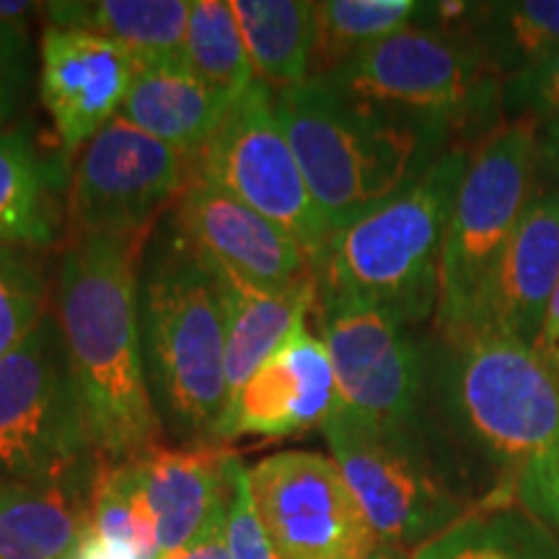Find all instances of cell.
Returning <instances> with one entry per match:
<instances>
[{
  "label": "cell",
  "instance_id": "obj_1",
  "mask_svg": "<svg viewBox=\"0 0 559 559\" xmlns=\"http://www.w3.org/2000/svg\"><path fill=\"white\" fill-rule=\"evenodd\" d=\"M148 234L70 241L58 275V330L91 456L111 464L160 449L140 337L138 257Z\"/></svg>",
  "mask_w": 559,
  "mask_h": 559
},
{
  "label": "cell",
  "instance_id": "obj_2",
  "mask_svg": "<svg viewBox=\"0 0 559 559\" xmlns=\"http://www.w3.org/2000/svg\"><path fill=\"white\" fill-rule=\"evenodd\" d=\"M272 96L332 236L415 185L459 143L449 130L353 99L317 79Z\"/></svg>",
  "mask_w": 559,
  "mask_h": 559
},
{
  "label": "cell",
  "instance_id": "obj_3",
  "mask_svg": "<svg viewBox=\"0 0 559 559\" xmlns=\"http://www.w3.org/2000/svg\"><path fill=\"white\" fill-rule=\"evenodd\" d=\"M472 148L453 143L415 185L337 230L317 290L362 300L404 326L436 317L445 228Z\"/></svg>",
  "mask_w": 559,
  "mask_h": 559
},
{
  "label": "cell",
  "instance_id": "obj_4",
  "mask_svg": "<svg viewBox=\"0 0 559 559\" xmlns=\"http://www.w3.org/2000/svg\"><path fill=\"white\" fill-rule=\"evenodd\" d=\"M138 306L153 400L174 428L215 436L226 412V319L213 272L174 228L148 254Z\"/></svg>",
  "mask_w": 559,
  "mask_h": 559
},
{
  "label": "cell",
  "instance_id": "obj_5",
  "mask_svg": "<svg viewBox=\"0 0 559 559\" xmlns=\"http://www.w3.org/2000/svg\"><path fill=\"white\" fill-rule=\"evenodd\" d=\"M539 135L536 120L502 117L474 143L440 254L432 317L440 340L487 326L502 257L536 192Z\"/></svg>",
  "mask_w": 559,
  "mask_h": 559
},
{
  "label": "cell",
  "instance_id": "obj_6",
  "mask_svg": "<svg viewBox=\"0 0 559 559\" xmlns=\"http://www.w3.org/2000/svg\"><path fill=\"white\" fill-rule=\"evenodd\" d=\"M440 345V404L474 449L519 479L559 445V376L534 345L492 326Z\"/></svg>",
  "mask_w": 559,
  "mask_h": 559
},
{
  "label": "cell",
  "instance_id": "obj_7",
  "mask_svg": "<svg viewBox=\"0 0 559 559\" xmlns=\"http://www.w3.org/2000/svg\"><path fill=\"white\" fill-rule=\"evenodd\" d=\"M317 81L453 138L466 130L487 135L502 120L506 75L469 34L451 26H404Z\"/></svg>",
  "mask_w": 559,
  "mask_h": 559
},
{
  "label": "cell",
  "instance_id": "obj_8",
  "mask_svg": "<svg viewBox=\"0 0 559 559\" xmlns=\"http://www.w3.org/2000/svg\"><path fill=\"white\" fill-rule=\"evenodd\" d=\"M198 177L288 230L317 275L332 234L280 122L275 96L262 81L223 111L198 156Z\"/></svg>",
  "mask_w": 559,
  "mask_h": 559
},
{
  "label": "cell",
  "instance_id": "obj_9",
  "mask_svg": "<svg viewBox=\"0 0 559 559\" xmlns=\"http://www.w3.org/2000/svg\"><path fill=\"white\" fill-rule=\"evenodd\" d=\"M321 342L330 349L342 409L370 430L417 440L428 400L430 366L425 349L376 306L317 290Z\"/></svg>",
  "mask_w": 559,
  "mask_h": 559
},
{
  "label": "cell",
  "instance_id": "obj_10",
  "mask_svg": "<svg viewBox=\"0 0 559 559\" xmlns=\"http://www.w3.org/2000/svg\"><path fill=\"white\" fill-rule=\"evenodd\" d=\"M376 539L415 551L472 513L430 466L425 445L391 438L340 409L321 428Z\"/></svg>",
  "mask_w": 559,
  "mask_h": 559
},
{
  "label": "cell",
  "instance_id": "obj_11",
  "mask_svg": "<svg viewBox=\"0 0 559 559\" xmlns=\"http://www.w3.org/2000/svg\"><path fill=\"white\" fill-rule=\"evenodd\" d=\"M198 158L160 143L122 115L111 117L79 151L68 194L70 236L151 234L153 221L177 205Z\"/></svg>",
  "mask_w": 559,
  "mask_h": 559
},
{
  "label": "cell",
  "instance_id": "obj_12",
  "mask_svg": "<svg viewBox=\"0 0 559 559\" xmlns=\"http://www.w3.org/2000/svg\"><path fill=\"white\" fill-rule=\"evenodd\" d=\"M88 443L58 319L47 317L0 358V477L39 481L79 472Z\"/></svg>",
  "mask_w": 559,
  "mask_h": 559
},
{
  "label": "cell",
  "instance_id": "obj_13",
  "mask_svg": "<svg viewBox=\"0 0 559 559\" xmlns=\"http://www.w3.org/2000/svg\"><path fill=\"white\" fill-rule=\"evenodd\" d=\"M249 485L280 559H366L381 544L332 456L277 451L249 469Z\"/></svg>",
  "mask_w": 559,
  "mask_h": 559
},
{
  "label": "cell",
  "instance_id": "obj_14",
  "mask_svg": "<svg viewBox=\"0 0 559 559\" xmlns=\"http://www.w3.org/2000/svg\"><path fill=\"white\" fill-rule=\"evenodd\" d=\"M171 228L210 270L251 288L285 293L317 277L288 230L202 177H194L174 205Z\"/></svg>",
  "mask_w": 559,
  "mask_h": 559
},
{
  "label": "cell",
  "instance_id": "obj_15",
  "mask_svg": "<svg viewBox=\"0 0 559 559\" xmlns=\"http://www.w3.org/2000/svg\"><path fill=\"white\" fill-rule=\"evenodd\" d=\"M340 409L330 349L300 319L288 340L243 383L215 438H296L321 430Z\"/></svg>",
  "mask_w": 559,
  "mask_h": 559
},
{
  "label": "cell",
  "instance_id": "obj_16",
  "mask_svg": "<svg viewBox=\"0 0 559 559\" xmlns=\"http://www.w3.org/2000/svg\"><path fill=\"white\" fill-rule=\"evenodd\" d=\"M132 73V58L115 41L47 26L39 45V94L68 151H81L120 115Z\"/></svg>",
  "mask_w": 559,
  "mask_h": 559
},
{
  "label": "cell",
  "instance_id": "obj_17",
  "mask_svg": "<svg viewBox=\"0 0 559 559\" xmlns=\"http://www.w3.org/2000/svg\"><path fill=\"white\" fill-rule=\"evenodd\" d=\"M236 453L226 445L156 449L135 459V477L156 523L160 557L192 547L226 521Z\"/></svg>",
  "mask_w": 559,
  "mask_h": 559
},
{
  "label": "cell",
  "instance_id": "obj_18",
  "mask_svg": "<svg viewBox=\"0 0 559 559\" xmlns=\"http://www.w3.org/2000/svg\"><path fill=\"white\" fill-rule=\"evenodd\" d=\"M559 285V190H539L523 210L495 280L487 326L536 345Z\"/></svg>",
  "mask_w": 559,
  "mask_h": 559
},
{
  "label": "cell",
  "instance_id": "obj_19",
  "mask_svg": "<svg viewBox=\"0 0 559 559\" xmlns=\"http://www.w3.org/2000/svg\"><path fill=\"white\" fill-rule=\"evenodd\" d=\"M88 528V487L75 472L0 481V559H70Z\"/></svg>",
  "mask_w": 559,
  "mask_h": 559
},
{
  "label": "cell",
  "instance_id": "obj_20",
  "mask_svg": "<svg viewBox=\"0 0 559 559\" xmlns=\"http://www.w3.org/2000/svg\"><path fill=\"white\" fill-rule=\"evenodd\" d=\"M210 270V267H207ZM213 272L226 319V412L243 383L275 349L288 340L293 326L309 317L317 300V277L285 293L251 288L243 280ZM223 412V417H226ZM221 417V419H223Z\"/></svg>",
  "mask_w": 559,
  "mask_h": 559
},
{
  "label": "cell",
  "instance_id": "obj_21",
  "mask_svg": "<svg viewBox=\"0 0 559 559\" xmlns=\"http://www.w3.org/2000/svg\"><path fill=\"white\" fill-rule=\"evenodd\" d=\"M226 107L185 60H169L135 68L120 115L160 143L198 158Z\"/></svg>",
  "mask_w": 559,
  "mask_h": 559
},
{
  "label": "cell",
  "instance_id": "obj_22",
  "mask_svg": "<svg viewBox=\"0 0 559 559\" xmlns=\"http://www.w3.org/2000/svg\"><path fill=\"white\" fill-rule=\"evenodd\" d=\"M187 0H79L47 3L50 26L81 29L120 45L132 66L185 60Z\"/></svg>",
  "mask_w": 559,
  "mask_h": 559
},
{
  "label": "cell",
  "instance_id": "obj_23",
  "mask_svg": "<svg viewBox=\"0 0 559 559\" xmlns=\"http://www.w3.org/2000/svg\"><path fill=\"white\" fill-rule=\"evenodd\" d=\"M257 81L272 94L311 79L317 13L304 0H230Z\"/></svg>",
  "mask_w": 559,
  "mask_h": 559
},
{
  "label": "cell",
  "instance_id": "obj_24",
  "mask_svg": "<svg viewBox=\"0 0 559 559\" xmlns=\"http://www.w3.org/2000/svg\"><path fill=\"white\" fill-rule=\"evenodd\" d=\"M412 559H559V542L526 508L489 502L417 547Z\"/></svg>",
  "mask_w": 559,
  "mask_h": 559
},
{
  "label": "cell",
  "instance_id": "obj_25",
  "mask_svg": "<svg viewBox=\"0 0 559 559\" xmlns=\"http://www.w3.org/2000/svg\"><path fill=\"white\" fill-rule=\"evenodd\" d=\"M317 45L311 79H326L376 41L430 16V3L415 0H324L313 3Z\"/></svg>",
  "mask_w": 559,
  "mask_h": 559
},
{
  "label": "cell",
  "instance_id": "obj_26",
  "mask_svg": "<svg viewBox=\"0 0 559 559\" xmlns=\"http://www.w3.org/2000/svg\"><path fill=\"white\" fill-rule=\"evenodd\" d=\"M86 531L122 559H160L156 523L140 492L132 461L111 464L94 459Z\"/></svg>",
  "mask_w": 559,
  "mask_h": 559
},
{
  "label": "cell",
  "instance_id": "obj_27",
  "mask_svg": "<svg viewBox=\"0 0 559 559\" xmlns=\"http://www.w3.org/2000/svg\"><path fill=\"white\" fill-rule=\"evenodd\" d=\"M477 26L466 32L506 79L559 47V0H510L472 5Z\"/></svg>",
  "mask_w": 559,
  "mask_h": 559
},
{
  "label": "cell",
  "instance_id": "obj_28",
  "mask_svg": "<svg viewBox=\"0 0 559 559\" xmlns=\"http://www.w3.org/2000/svg\"><path fill=\"white\" fill-rule=\"evenodd\" d=\"M185 62L226 104L239 99L257 81L239 21L226 0H192Z\"/></svg>",
  "mask_w": 559,
  "mask_h": 559
},
{
  "label": "cell",
  "instance_id": "obj_29",
  "mask_svg": "<svg viewBox=\"0 0 559 559\" xmlns=\"http://www.w3.org/2000/svg\"><path fill=\"white\" fill-rule=\"evenodd\" d=\"M45 169L21 135H0V247L41 249L55 239Z\"/></svg>",
  "mask_w": 559,
  "mask_h": 559
},
{
  "label": "cell",
  "instance_id": "obj_30",
  "mask_svg": "<svg viewBox=\"0 0 559 559\" xmlns=\"http://www.w3.org/2000/svg\"><path fill=\"white\" fill-rule=\"evenodd\" d=\"M47 317V283L39 262L29 249L0 247V358Z\"/></svg>",
  "mask_w": 559,
  "mask_h": 559
},
{
  "label": "cell",
  "instance_id": "obj_31",
  "mask_svg": "<svg viewBox=\"0 0 559 559\" xmlns=\"http://www.w3.org/2000/svg\"><path fill=\"white\" fill-rule=\"evenodd\" d=\"M502 115L526 117L539 124L559 120V47L502 86Z\"/></svg>",
  "mask_w": 559,
  "mask_h": 559
},
{
  "label": "cell",
  "instance_id": "obj_32",
  "mask_svg": "<svg viewBox=\"0 0 559 559\" xmlns=\"http://www.w3.org/2000/svg\"><path fill=\"white\" fill-rule=\"evenodd\" d=\"M223 536H226L230 559H280L267 531L262 526L260 515H257L254 498H251L249 469H243L241 461L234 469V489H230Z\"/></svg>",
  "mask_w": 559,
  "mask_h": 559
},
{
  "label": "cell",
  "instance_id": "obj_33",
  "mask_svg": "<svg viewBox=\"0 0 559 559\" xmlns=\"http://www.w3.org/2000/svg\"><path fill=\"white\" fill-rule=\"evenodd\" d=\"M515 492L531 515L559 528V445L523 469L515 479Z\"/></svg>",
  "mask_w": 559,
  "mask_h": 559
},
{
  "label": "cell",
  "instance_id": "obj_34",
  "mask_svg": "<svg viewBox=\"0 0 559 559\" xmlns=\"http://www.w3.org/2000/svg\"><path fill=\"white\" fill-rule=\"evenodd\" d=\"M26 83V32L24 24L0 19V120L16 107Z\"/></svg>",
  "mask_w": 559,
  "mask_h": 559
},
{
  "label": "cell",
  "instance_id": "obj_35",
  "mask_svg": "<svg viewBox=\"0 0 559 559\" xmlns=\"http://www.w3.org/2000/svg\"><path fill=\"white\" fill-rule=\"evenodd\" d=\"M536 353L547 360V366L559 376V285L551 296V304L547 309V317H544L542 332L536 337Z\"/></svg>",
  "mask_w": 559,
  "mask_h": 559
},
{
  "label": "cell",
  "instance_id": "obj_36",
  "mask_svg": "<svg viewBox=\"0 0 559 559\" xmlns=\"http://www.w3.org/2000/svg\"><path fill=\"white\" fill-rule=\"evenodd\" d=\"M539 158L547 160L551 169L559 174V120H551L547 124H542Z\"/></svg>",
  "mask_w": 559,
  "mask_h": 559
},
{
  "label": "cell",
  "instance_id": "obj_37",
  "mask_svg": "<svg viewBox=\"0 0 559 559\" xmlns=\"http://www.w3.org/2000/svg\"><path fill=\"white\" fill-rule=\"evenodd\" d=\"M37 5L29 0H0V19L9 21V24H21Z\"/></svg>",
  "mask_w": 559,
  "mask_h": 559
},
{
  "label": "cell",
  "instance_id": "obj_38",
  "mask_svg": "<svg viewBox=\"0 0 559 559\" xmlns=\"http://www.w3.org/2000/svg\"><path fill=\"white\" fill-rule=\"evenodd\" d=\"M366 559H412V551L402 547H391V544H379Z\"/></svg>",
  "mask_w": 559,
  "mask_h": 559
},
{
  "label": "cell",
  "instance_id": "obj_39",
  "mask_svg": "<svg viewBox=\"0 0 559 559\" xmlns=\"http://www.w3.org/2000/svg\"><path fill=\"white\" fill-rule=\"evenodd\" d=\"M160 559H207L205 544H202V539H200V542H194L192 547L174 551V555H164Z\"/></svg>",
  "mask_w": 559,
  "mask_h": 559
},
{
  "label": "cell",
  "instance_id": "obj_40",
  "mask_svg": "<svg viewBox=\"0 0 559 559\" xmlns=\"http://www.w3.org/2000/svg\"><path fill=\"white\" fill-rule=\"evenodd\" d=\"M0 122H3V120H0Z\"/></svg>",
  "mask_w": 559,
  "mask_h": 559
}]
</instances>
